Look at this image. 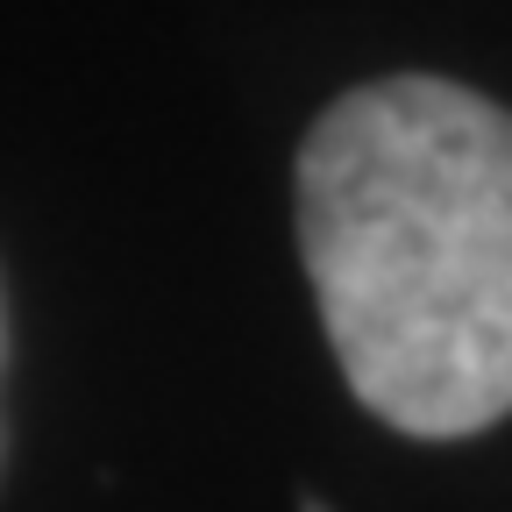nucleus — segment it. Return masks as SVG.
<instances>
[{"instance_id":"nucleus-1","label":"nucleus","mask_w":512,"mask_h":512,"mask_svg":"<svg viewBox=\"0 0 512 512\" xmlns=\"http://www.w3.org/2000/svg\"><path fill=\"white\" fill-rule=\"evenodd\" d=\"M299 249L349 392L399 434L512 413V114L456 79L342 93L299 143Z\"/></svg>"}]
</instances>
